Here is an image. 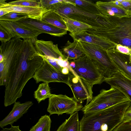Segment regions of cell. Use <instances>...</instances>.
<instances>
[{
  "mask_svg": "<svg viewBox=\"0 0 131 131\" xmlns=\"http://www.w3.org/2000/svg\"><path fill=\"white\" fill-rule=\"evenodd\" d=\"M86 31L131 49V16L121 17L97 15L94 25Z\"/></svg>",
  "mask_w": 131,
  "mask_h": 131,
  "instance_id": "2",
  "label": "cell"
},
{
  "mask_svg": "<svg viewBox=\"0 0 131 131\" xmlns=\"http://www.w3.org/2000/svg\"><path fill=\"white\" fill-rule=\"evenodd\" d=\"M28 17L23 14L14 12H10L0 17V20L16 22L22 19Z\"/></svg>",
  "mask_w": 131,
  "mask_h": 131,
  "instance_id": "28",
  "label": "cell"
},
{
  "mask_svg": "<svg viewBox=\"0 0 131 131\" xmlns=\"http://www.w3.org/2000/svg\"><path fill=\"white\" fill-rule=\"evenodd\" d=\"M67 67L69 70V87L73 93V97L78 102L81 104L86 100L85 105H87L93 97V86L77 76L69 65Z\"/></svg>",
  "mask_w": 131,
  "mask_h": 131,
  "instance_id": "11",
  "label": "cell"
},
{
  "mask_svg": "<svg viewBox=\"0 0 131 131\" xmlns=\"http://www.w3.org/2000/svg\"><path fill=\"white\" fill-rule=\"evenodd\" d=\"M80 123L78 112L70 115L58 127L56 131H80Z\"/></svg>",
  "mask_w": 131,
  "mask_h": 131,
  "instance_id": "23",
  "label": "cell"
},
{
  "mask_svg": "<svg viewBox=\"0 0 131 131\" xmlns=\"http://www.w3.org/2000/svg\"><path fill=\"white\" fill-rule=\"evenodd\" d=\"M69 62V66L74 72L92 86L104 82L101 72L86 54L78 59Z\"/></svg>",
  "mask_w": 131,
  "mask_h": 131,
  "instance_id": "5",
  "label": "cell"
},
{
  "mask_svg": "<svg viewBox=\"0 0 131 131\" xmlns=\"http://www.w3.org/2000/svg\"><path fill=\"white\" fill-rule=\"evenodd\" d=\"M107 52L113 62L118 70L131 79V62L130 55L121 53L115 48L108 50Z\"/></svg>",
  "mask_w": 131,
  "mask_h": 131,
  "instance_id": "16",
  "label": "cell"
},
{
  "mask_svg": "<svg viewBox=\"0 0 131 131\" xmlns=\"http://www.w3.org/2000/svg\"><path fill=\"white\" fill-rule=\"evenodd\" d=\"M62 72L64 74H68L69 72V68L67 67H63Z\"/></svg>",
  "mask_w": 131,
  "mask_h": 131,
  "instance_id": "39",
  "label": "cell"
},
{
  "mask_svg": "<svg viewBox=\"0 0 131 131\" xmlns=\"http://www.w3.org/2000/svg\"><path fill=\"white\" fill-rule=\"evenodd\" d=\"M23 40L14 37L0 46V85L5 86L10 66L21 48Z\"/></svg>",
  "mask_w": 131,
  "mask_h": 131,
  "instance_id": "7",
  "label": "cell"
},
{
  "mask_svg": "<svg viewBox=\"0 0 131 131\" xmlns=\"http://www.w3.org/2000/svg\"><path fill=\"white\" fill-rule=\"evenodd\" d=\"M75 4L80 10L87 13L98 15L101 14L95 3L91 1L85 0H69Z\"/></svg>",
  "mask_w": 131,
  "mask_h": 131,
  "instance_id": "25",
  "label": "cell"
},
{
  "mask_svg": "<svg viewBox=\"0 0 131 131\" xmlns=\"http://www.w3.org/2000/svg\"><path fill=\"white\" fill-rule=\"evenodd\" d=\"M40 56L46 59L57 70L60 71L62 72V70L63 67L59 64L58 63L59 60L44 56L41 55H40Z\"/></svg>",
  "mask_w": 131,
  "mask_h": 131,
  "instance_id": "33",
  "label": "cell"
},
{
  "mask_svg": "<svg viewBox=\"0 0 131 131\" xmlns=\"http://www.w3.org/2000/svg\"><path fill=\"white\" fill-rule=\"evenodd\" d=\"M83 107L73 97L65 95L52 94L49 99L47 111L50 115L56 114L58 116L64 113L71 115L81 111Z\"/></svg>",
  "mask_w": 131,
  "mask_h": 131,
  "instance_id": "9",
  "label": "cell"
},
{
  "mask_svg": "<svg viewBox=\"0 0 131 131\" xmlns=\"http://www.w3.org/2000/svg\"><path fill=\"white\" fill-rule=\"evenodd\" d=\"M115 48L118 51L122 53L129 55L131 54V49L127 46L117 44Z\"/></svg>",
  "mask_w": 131,
  "mask_h": 131,
  "instance_id": "34",
  "label": "cell"
},
{
  "mask_svg": "<svg viewBox=\"0 0 131 131\" xmlns=\"http://www.w3.org/2000/svg\"><path fill=\"white\" fill-rule=\"evenodd\" d=\"M80 42L85 54L92 60L105 79L111 77L118 71L113 62L107 51L97 45Z\"/></svg>",
  "mask_w": 131,
  "mask_h": 131,
  "instance_id": "6",
  "label": "cell"
},
{
  "mask_svg": "<svg viewBox=\"0 0 131 131\" xmlns=\"http://www.w3.org/2000/svg\"><path fill=\"white\" fill-rule=\"evenodd\" d=\"M129 16H131V12L129 13Z\"/></svg>",
  "mask_w": 131,
  "mask_h": 131,
  "instance_id": "40",
  "label": "cell"
},
{
  "mask_svg": "<svg viewBox=\"0 0 131 131\" xmlns=\"http://www.w3.org/2000/svg\"><path fill=\"white\" fill-rule=\"evenodd\" d=\"M131 121V106H129L126 110L123 118V122Z\"/></svg>",
  "mask_w": 131,
  "mask_h": 131,
  "instance_id": "36",
  "label": "cell"
},
{
  "mask_svg": "<svg viewBox=\"0 0 131 131\" xmlns=\"http://www.w3.org/2000/svg\"><path fill=\"white\" fill-rule=\"evenodd\" d=\"M19 25L26 29L36 31L41 33L61 37L67 34V30L62 29L41 20L27 17L16 22Z\"/></svg>",
  "mask_w": 131,
  "mask_h": 131,
  "instance_id": "12",
  "label": "cell"
},
{
  "mask_svg": "<svg viewBox=\"0 0 131 131\" xmlns=\"http://www.w3.org/2000/svg\"><path fill=\"white\" fill-rule=\"evenodd\" d=\"M49 83L43 82L40 84L37 89L35 91L34 96L38 103L48 98L52 95L50 92Z\"/></svg>",
  "mask_w": 131,
  "mask_h": 131,
  "instance_id": "26",
  "label": "cell"
},
{
  "mask_svg": "<svg viewBox=\"0 0 131 131\" xmlns=\"http://www.w3.org/2000/svg\"><path fill=\"white\" fill-rule=\"evenodd\" d=\"M129 55H130V62H131V54Z\"/></svg>",
  "mask_w": 131,
  "mask_h": 131,
  "instance_id": "41",
  "label": "cell"
},
{
  "mask_svg": "<svg viewBox=\"0 0 131 131\" xmlns=\"http://www.w3.org/2000/svg\"><path fill=\"white\" fill-rule=\"evenodd\" d=\"M101 14L106 16L121 17L129 16L128 12L117 0L98 1L95 3Z\"/></svg>",
  "mask_w": 131,
  "mask_h": 131,
  "instance_id": "14",
  "label": "cell"
},
{
  "mask_svg": "<svg viewBox=\"0 0 131 131\" xmlns=\"http://www.w3.org/2000/svg\"><path fill=\"white\" fill-rule=\"evenodd\" d=\"M69 35L73 40L97 45L107 51L115 48L117 45L105 38L89 34L86 31L75 35L70 33Z\"/></svg>",
  "mask_w": 131,
  "mask_h": 131,
  "instance_id": "18",
  "label": "cell"
},
{
  "mask_svg": "<svg viewBox=\"0 0 131 131\" xmlns=\"http://www.w3.org/2000/svg\"><path fill=\"white\" fill-rule=\"evenodd\" d=\"M1 131H22L19 128V126H13L11 125L10 128H3Z\"/></svg>",
  "mask_w": 131,
  "mask_h": 131,
  "instance_id": "37",
  "label": "cell"
},
{
  "mask_svg": "<svg viewBox=\"0 0 131 131\" xmlns=\"http://www.w3.org/2000/svg\"><path fill=\"white\" fill-rule=\"evenodd\" d=\"M13 38L10 33L0 25V40L2 43L7 42Z\"/></svg>",
  "mask_w": 131,
  "mask_h": 131,
  "instance_id": "30",
  "label": "cell"
},
{
  "mask_svg": "<svg viewBox=\"0 0 131 131\" xmlns=\"http://www.w3.org/2000/svg\"><path fill=\"white\" fill-rule=\"evenodd\" d=\"M104 82L111 87L117 89L122 92L131 102V79L118 70L111 77L105 79Z\"/></svg>",
  "mask_w": 131,
  "mask_h": 131,
  "instance_id": "17",
  "label": "cell"
},
{
  "mask_svg": "<svg viewBox=\"0 0 131 131\" xmlns=\"http://www.w3.org/2000/svg\"><path fill=\"white\" fill-rule=\"evenodd\" d=\"M75 3L70 0L55 4L52 6L51 9L59 14L64 18H68L87 24L92 27L95 23L97 15L83 11L77 7Z\"/></svg>",
  "mask_w": 131,
  "mask_h": 131,
  "instance_id": "8",
  "label": "cell"
},
{
  "mask_svg": "<svg viewBox=\"0 0 131 131\" xmlns=\"http://www.w3.org/2000/svg\"><path fill=\"white\" fill-rule=\"evenodd\" d=\"M32 41L36 49L40 55L58 60H68L59 49L57 44H54L51 41L37 39Z\"/></svg>",
  "mask_w": 131,
  "mask_h": 131,
  "instance_id": "13",
  "label": "cell"
},
{
  "mask_svg": "<svg viewBox=\"0 0 131 131\" xmlns=\"http://www.w3.org/2000/svg\"><path fill=\"white\" fill-rule=\"evenodd\" d=\"M51 123L50 116L46 114L41 116L29 131H50Z\"/></svg>",
  "mask_w": 131,
  "mask_h": 131,
  "instance_id": "27",
  "label": "cell"
},
{
  "mask_svg": "<svg viewBox=\"0 0 131 131\" xmlns=\"http://www.w3.org/2000/svg\"><path fill=\"white\" fill-rule=\"evenodd\" d=\"M41 20L59 28L67 29L64 18L53 10L45 12L42 15Z\"/></svg>",
  "mask_w": 131,
  "mask_h": 131,
  "instance_id": "22",
  "label": "cell"
},
{
  "mask_svg": "<svg viewBox=\"0 0 131 131\" xmlns=\"http://www.w3.org/2000/svg\"><path fill=\"white\" fill-rule=\"evenodd\" d=\"M0 8L10 12L20 13L27 15L30 18L41 20L43 14L47 10L41 7H30L12 5L3 0H0Z\"/></svg>",
  "mask_w": 131,
  "mask_h": 131,
  "instance_id": "20",
  "label": "cell"
},
{
  "mask_svg": "<svg viewBox=\"0 0 131 131\" xmlns=\"http://www.w3.org/2000/svg\"><path fill=\"white\" fill-rule=\"evenodd\" d=\"M128 101H129V99L122 92L111 87L108 90H101L99 94L93 97L81 111L84 115L86 116L118 104Z\"/></svg>",
  "mask_w": 131,
  "mask_h": 131,
  "instance_id": "4",
  "label": "cell"
},
{
  "mask_svg": "<svg viewBox=\"0 0 131 131\" xmlns=\"http://www.w3.org/2000/svg\"><path fill=\"white\" fill-rule=\"evenodd\" d=\"M10 12L3 9L0 8V17Z\"/></svg>",
  "mask_w": 131,
  "mask_h": 131,
  "instance_id": "38",
  "label": "cell"
},
{
  "mask_svg": "<svg viewBox=\"0 0 131 131\" xmlns=\"http://www.w3.org/2000/svg\"><path fill=\"white\" fill-rule=\"evenodd\" d=\"M120 4L129 13L131 12V0H117Z\"/></svg>",
  "mask_w": 131,
  "mask_h": 131,
  "instance_id": "35",
  "label": "cell"
},
{
  "mask_svg": "<svg viewBox=\"0 0 131 131\" xmlns=\"http://www.w3.org/2000/svg\"><path fill=\"white\" fill-rule=\"evenodd\" d=\"M44 62L31 39H24L21 46L12 61L5 85L4 104H14L22 95V91Z\"/></svg>",
  "mask_w": 131,
  "mask_h": 131,
  "instance_id": "1",
  "label": "cell"
},
{
  "mask_svg": "<svg viewBox=\"0 0 131 131\" xmlns=\"http://www.w3.org/2000/svg\"><path fill=\"white\" fill-rule=\"evenodd\" d=\"M8 3L12 5H17L30 7H40V0H17L9 2Z\"/></svg>",
  "mask_w": 131,
  "mask_h": 131,
  "instance_id": "29",
  "label": "cell"
},
{
  "mask_svg": "<svg viewBox=\"0 0 131 131\" xmlns=\"http://www.w3.org/2000/svg\"><path fill=\"white\" fill-rule=\"evenodd\" d=\"M67 30L70 33L75 35L84 31L92 28L91 26L83 22L68 18H64Z\"/></svg>",
  "mask_w": 131,
  "mask_h": 131,
  "instance_id": "24",
  "label": "cell"
},
{
  "mask_svg": "<svg viewBox=\"0 0 131 131\" xmlns=\"http://www.w3.org/2000/svg\"><path fill=\"white\" fill-rule=\"evenodd\" d=\"M113 131H131V121L122 122L114 129Z\"/></svg>",
  "mask_w": 131,
  "mask_h": 131,
  "instance_id": "32",
  "label": "cell"
},
{
  "mask_svg": "<svg viewBox=\"0 0 131 131\" xmlns=\"http://www.w3.org/2000/svg\"><path fill=\"white\" fill-rule=\"evenodd\" d=\"M42 57L44 60L43 63L35 72L33 77L36 83L40 82L49 83L51 82H63L69 86V74H64L58 71L46 59Z\"/></svg>",
  "mask_w": 131,
  "mask_h": 131,
  "instance_id": "10",
  "label": "cell"
},
{
  "mask_svg": "<svg viewBox=\"0 0 131 131\" xmlns=\"http://www.w3.org/2000/svg\"><path fill=\"white\" fill-rule=\"evenodd\" d=\"M65 0H40V6L47 10H51L53 5L64 2Z\"/></svg>",
  "mask_w": 131,
  "mask_h": 131,
  "instance_id": "31",
  "label": "cell"
},
{
  "mask_svg": "<svg viewBox=\"0 0 131 131\" xmlns=\"http://www.w3.org/2000/svg\"><path fill=\"white\" fill-rule=\"evenodd\" d=\"M33 104L32 101L21 103L19 101L14 104L11 111L0 122V127H3L8 125H12L26 113L29 109Z\"/></svg>",
  "mask_w": 131,
  "mask_h": 131,
  "instance_id": "19",
  "label": "cell"
},
{
  "mask_svg": "<svg viewBox=\"0 0 131 131\" xmlns=\"http://www.w3.org/2000/svg\"><path fill=\"white\" fill-rule=\"evenodd\" d=\"M73 40V42L68 40L61 51L69 61L77 59L85 55L80 42L77 40Z\"/></svg>",
  "mask_w": 131,
  "mask_h": 131,
  "instance_id": "21",
  "label": "cell"
},
{
  "mask_svg": "<svg viewBox=\"0 0 131 131\" xmlns=\"http://www.w3.org/2000/svg\"><path fill=\"white\" fill-rule=\"evenodd\" d=\"M0 25L9 31L13 38L33 40L37 39L38 35L41 34L36 31L30 30L24 28L16 22L0 20Z\"/></svg>",
  "mask_w": 131,
  "mask_h": 131,
  "instance_id": "15",
  "label": "cell"
},
{
  "mask_svg": "<svg viewBox=\"0 0 131 131\" xmlns=\"http://www.w3.org/2000/svg\"><path fill=\"white\" fill-rule=\"evenodd\" d=\"M129 101L122 102L85 116L80 121V131H113L122 122Z\"/></svg>",
  "mask_w": 131,
  "mask_h": 131,
  "instance_id": "3",
  "label": "cell"
}]
</instances>
